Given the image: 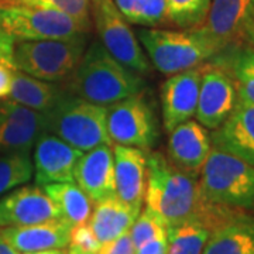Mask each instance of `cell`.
Returning <instances> with one entry per match:
<instances>
[{
    "instance_id": "obj_3",
    "label": "cell",
    "mask_w": 254,
    "mask_h": 254,
    "mask_svg": "<svg viewBox=\"0 0 254 254\" xmlns=\"http://www.w3.org/2000/svg\"><path fill=\"white\" fill-rule=\"evenodd\" d=\"M86 47V34L65 40H18L0 31V61L38 79L68 78Z\"/></svg>"
},
{
    "instance_id": "obj_26",
    "label": "cell",
    "mask_w": 254,
    "mask_h": 254,
    "mask_svg": "<svg viewBox=\"0 0 254 254\" xmlns=\"http://www.w3.org/2000/svg\"><path fill=\"white\" fill-rule=\"evenodd\" d=\"M212 230L199 220L167 227V254H202Z\"/></svg>"
},
{
    "instance_id": "obj_23",
    "label": "cell",
    "mask_w": 254,
    "mask_h": 254,
    "mask_svg": "<svg viewBox=\"0 0 254 254\" xmlns=\"http://www.w3.org/2000/svg\"><path fill=\"white\" fill-rule=\"evenodd\" d=\"M68 93L54 82L43 81L27 73L13 69V81L9 98L20 105L38 112H48Z\"/></svg>"
},
{
    "instance_id": "obj_5",
    "label": "cell",
    "mask_w": 254,
    "mask_h": 254,
    "mask_svg": "<svg viewBox=\"0 0 254 254\" xmlns=\"http://www.w3.org/2000/svg\"><path fill=\"white\" fill-rule=\"evenodd\" d=\"M202 195L227 208L254 209V165L212 145L199 173Z\"/></svg>"
},
{
    "instance_id": "obj_10",
    "label": "cell",
    "mask_w": 254,
    "mask_h": 254,
    "mask_svg": "<svg viewBox=\"0 0 254 254\" xmlns=\"http://www.w3.org/2000/svg\"><path fill=\"white\" fill-rule=\"evenodd\" d=\"M236 102V86L226 69L218 63L203 64L195 112L196 122L215 130L230 116Z\"/></svg>"
},
{
    "instance_id": "obj_8",
    "label": "cell",
    "mask_w": 254,
    "mask_h": 254,
    "mask_svg": "<svg viewBox=\"0 0 254 254\" xmlns=\"http://www.w3.org/2000/svg\"><path fill=\"white\" fill-rule=\"evenodd\" d=\"M91 14L100 43L110 54L138 75L151 72L136 34L113 0H91Z\"/></svg>"
},
{
    "instance_id": "obj_18",
    "label": "cell",
    "mask_w": 254,
    "mask_h": 254,
    "mask_svg": "<svg viewBox=\"0 0 254 254\" xmlns=\"http://www.w3.org/2000/svg\"><path fill=\"white\" fill-rule=\"evenodd\" d=\"M73 181L93 203L115 196V157L112 145H98L85 151L75 165Z\"/></svg>"
},
{
    "instance_id": "obj_15",
    "label": "cell",
    "mask_w": 254,
    "mask_h": 254,
    "mask_svg": "<svg viewBox=\"0 0 254 254\" xmlns=\"http://www.w3.org/2000/svg\"><path fill=\"white\" fill-rule=\"evenodd\" d=\"M202 66L170 75L161 88V110L164 128L170 133L174 127L190 120L198 105Z\"/></svg>"
},
{
    "instance_id": "obj_33",
    "label": "cell",
    "mask_w": 254,
    "mask_h": 254,
    "mask_svg": "<svg viewBox=\"0 0 254 254\" xmlns=\"http://www.w3.org/2000/svg\"><path fill=\"white\" fill-rule=\"evenodd\" d=\"M98 254H136V247L133 245L130 233L127 232L109 243L100 246Z\"/></svg>"
},
{
    "instance_id": "obj_32",
    "label": "cell",
    "mask_w": 254,
    "mask_h": 254,
    "mask_svg": "<svg viewBox=\"0 0 254 254\" xmlns=\"http://www.w3.org/2000/svg\"><path fill=\"white\" fill-rule=\"evenodd\" d=\"M69 246L83 250L86 253L98 254L102 245L95 236L89 223L85 222V223H79V225L72 226L71 233H69Z\"/></svg>"
},
{
    "instance_id": "obj_30",
    "label": "cell",
    "mask_w": 254,
    "mask_h": 254,
    "mask_svg": "<svg viewBox=\"0 0 254 254\" xmlns=\"http://www.w3.org/2000/svg\"><path fill=\"white\" fill-rule=\"evenodd\" d=\"M40 9L54 10L79 23L86 31L91 30V0H10Z\"/></svg>"
},
{
    "instance_id": "obj_37",
    "label": "cell",
    "mask_w": 254,
    "mask_h": 254,
    "mask_svg": "<svg viewBox=\"0 0 254 254\" xmlns=\"http://www.w3.org/2000/svg\"><path fill=\"white\" fill-rule=\"evenodd\" d=\"M23 254H68L66 249H51V250H43V252H33V253Z\"/></svg>"
},
{
    "instance_id": "obj_27",
    "label": "cell",
    "mask_w": 254,
    "mask_h": 254,
    "mask_svg": "<svg viewBox=\"0 0 254 254\" xmlns=\"http://www.w3.org/2000/svg\"><path fill=\"white\" fill-rule=\"evenodd\" d=\"M34 174L30 151H7L0 155V196L23 184Z\"/></svg>"
},
{
    "instance_id": "obj_13",
    "label": "cell",
    "mask_w": 254,
    "mask_h": 254,
    "mask_svg": "<svg viewBox=\"0 0 254 254\" xmlns=\"http://www.w3.org/2000/svg\"><path fill=\"white\" fill-rule=\"evenodd\" d=\"M46 131V115L14 100L0 103V148L30 151L37 138Z\"/></svg>"
},
{
    "instance_id": "obj_24",
    "label": "cell",
    "mask_w": 254,
    "mask_h": 254,
    "mask_svg": "<svg viewBox=\"0 0 254 254\" xmlns=\"http://www.w3.org/2000/svg\"><path fill=\"white\" fill-rule=\"evenodd\" d=\"M236 86L237 96L254 103V48L249 44H233L216 55Z\"/></svg>"
},
{
    "instance_id": "obj_4",
    "label": "cell",
    "mask_w": 254,
    "mask_h": 254,
    "mask_svg": "<svg viewBox=\"0 0 254 254\" xmlns=\"http://www.w3.org/2000/svg\"><path fill=\"white\" fill-rule=\"evenodd\" d=\"M137 37L155 69L163 75L200 66L225 50L202 27L185 31L140 28Z\"/></svg>"
},
{
    "instance_id": "obj_22",
    "label": "cell",
    "mask_w": 254,
    "mask_h": 254,
    "mask_svg": "<svg viewBox=\"0 0 254 254\" xmlns=\"http://www.w3.org/2000/svg\"><path fill=\"white\" fill-rule=\"evenodd\" d=\"M95 203L88 223L100 245L109 243L127 233L138 216V212L122 202L116 195Z\"/></svg>"
},
{
    "instance_id": "obj_2",
    "label": "cell",
    "mask_w": 254,
    "mask_h": 254,
    "mask_svg": "<svg viewBox=\"0 0 254 254\" xmlns=\"http://www.w3.org/2000/svg\"><path fill=\"white\" fill-rule=\"evenodd\" d=\"M144 85L141 75L118 61L100 41H93L69 75L66 91L92 103L109 106L140 93Z\"/></svg>"
},
{
    "instance_id": "obj_14",
    "label": "cell",
    "mask_w": 254,
    "mask_h": 254,
    "mask_svg": "<svg viewBox=\"0 0 254 254\" xmlns=\"http://www.w3.org/2000/svg\"><path fill=\"white\" fill-rule=\"evenodd\" d=\"M61 218L60 210L38 185L13 190L0 199V229L26 226Z\"/></svg>"
},
{
    "instance_id": "obj_12",
    "label": "cell",
    "mask_w": 254,
    "mask_h": 254,
    "mask_svg": "<svg viewBox=\"0 0 254 254\" xmlns=\"http://www.w3.org/2000/svg\"><path fill=\"white\" fill-rule=\"evenodd\" d=\"M83 151L48 131L41 133L34 144L33 165L38 187L54 182L73 181V170Z\"/></svg>"
},
{
    "instance_id": "obj_11",
    "label": "cell",
    "mask_w": 254,
    "mask_h": 254,
    "mask_svg": "<svg viewBox=\"0 0 254 254\" xmlns=\"http://www.w3.org/2000/svg\"><path fill=\"white\" fill-rule=\"evenodd\" d=\"M200 27L225 48L245 43L254 31V0H210Z\"/></svg>"
},
{
    "instance_id": "obj_9",
    "label": "cell",
    "mask_w": 254,
    "mask_h": 254,
    "mask_svg": "<svg viewBox=\"0 0 254 254\" xmlns=\"http://www.w3.org/2000/svg\"><path fill=\"white\" fill-rule=\"evenodd\" d=\"M106 128L113 144L150 150L158 140L154 110L141 93L106 106Z\"/></svg>"
},
{
    "instance_id": "obj_20",
    "label": "cell",
    "mask_w": 254,
    "mask_h": 254,
    "mask_svg": "<svg viewBox=\"0 0 254 254\" xmlns=\"http://www.w3.org/2000/svg\"><path fill=\"white\" fill-rule=\"evenodd\" d=\"M71 229V223L63 218H57L26 226L1 227L0 236L18 253H33L66 249L69 246Z\"/></svg>"
},
{
    "instance_id": "obj_38",
    "label": "cell",
    "mask_w": 254,
    "mask_h": 254,
    "mask_svg": "<svg viewBox=\"0 0 254 254\" xmlns=\"http://www.w3.org/2000/svg\"><path fill=\"white\" fill-rule=\"evenodd\" d=\"M68 254H92V253H86V252H83V250H79V249H76V247H71V246H69V249H68Z\"/></svg>"
},
{
    "instance_id": "obj_35",
    "label": "cell",
    "mask_w": 254,
    "mask_h": 254,
    "mask_svg": "<svg viewBox=\"0 0 254 254\" xmlns=\"http://www.w3.org/2000/svg\"><path fill=\"white\" fill-rule=\"evenodd\" d=\"M13 81V69L0 61V99L9 98Z\"/></svg>"
},
{
    "instance_id": "obj_25",
    "label": "cell",
    "mask_w": 254,
    "mask_h": 254,
    "mask_svg": "<svg viewBox=\"0 0 254 254\" xmlns=\"http://www.w3.org/2000/svg\"><path fill=\"white\" fill-rule=\"evenodd\" d=\"M55 203L64 220L72 226L85 223L91 218L93 200L79 188L76 182H54L41 187Z\"/></svg>"
},
{
    "instance_id": "obj_28",
    "label": "cell",
    "mask_w": 254,
    "mask_h": 254,
    "mask_svg": "<svg viewBox=\"0 0 254 254\" xmlns=\"http://www.w3.org/2000/svg\"><path fill=\"white\" fill-rule=\"evenodd\" d=\"M127 21L141 26H157L167 20L165 0H113Z\"/></svg>"
},
{
    "instance_id": "obj_16",
    "label": "cell",
    "mask_w": 254,
    "mask_h": 254,
    "mask_svg": "<svg viewBox=\"0 0 254 254\" xmlns=\"http://www.w3.org/2000/svg\"><path fill=\"white\" fill-rule=\"evenodd\" d=\"M210 150V134L199 122L190 119L170 131L167 158L184 173L199 175Z\"/></svg>"
},
{
    "instance_id": "obj_39",
    "label": "cell",
    "mask_w": 254,
    "mask_h": 254,
    "mask_svg": "<svg viewBox=\"0 0 254 254\" xmlns=\"http://www.w3.org/2000/svg\"><path fill=\"white\" fill-rule=\"evenodd\" d=\"M245 44H249L250 47H253L254 48V31L253 33H250L249 36H247V38H246Z\"/></svg>"
},
{
    "instance_id": "obj_7",
    "label": "cell",
    "mask_w": 254,
    "mask_h": 254,
    "mask_svg": "<svg viewBox=\"0 0 254 254\" xmlns=\"http://www.w3.org/2000/svg\"><path fill=\"white\" fill-rule=\"evenodd\" d=\"M0 31L18 40H65L88 31L66 14L0 0Z\"/></svg>"
},
{
    "instance_id": "obj_36",
    "label": "cell",
    "mask_w": 254,
    "mask_h": 254,
    "mask_svg": "<svg viewBox=\"0 0 254 254\" xmlns=\"http://www.w3.org/2000/svg\"><path fill=\"white\" fill-rule=\"evenodd\" d=\"M0 254H20L17 250H14L11 246L0 236Z\"/></svg>"
},
{
    "instance_id": "obj_6",
    "label": "cell",
    "mask_w": 254,
    "mask_h": 254,
    "mask_svg": "<svg viewBox=\"0 0 254 254\" xmlns=\"http://www.w3.org/2000/svg\"><path fill=\"white\" fill-rule=\"evenodd\" d=\"M44 115L46 131L83 153L98 145H113L106 128V106L68 92Z\"/></svg>"
},
{
    "instance_id": "obj_17",
    "label": "cell",
    "mask_w": 254,
    "mask_h": 254,
    "mask_svg": "<svg viewBox=\"0 0 254 254\" xmlns=\"http://www.w3.org/2000/svg\"><path fill=\"white\" fill-rule=\"evenodd\" d=\"M116 196L140 213L147 181V150L113 144Z\"/></svg>"
},
{
    "instance_id": "obj_19",
    "label": "cell",
    "mask_w": 254,
    "mask_h": 254,
    "mask_svg": "<svg viewBox=\"0 0 254 254\" xmlns=\"http://www.w3.org/2000/svg\"><path fill=\"white\" fill-rule=\"evenodd\" d=\"M212 145L254 165V103L237 96L230 116L210 134Z\"/></svg>"
},
{
    "instance_id": "obj_34",
    "label": "cell",
    "mask_w": 254,
    "mask_h": 254,
    "mask_svg": "<svg viewBox=\"0 0 254 254\" xmlns=\"http://www.w3.org/2000/svg\"><path fill=\"white\" fill-rule=\"evenodd\" d=\"M136 254H167V236L157 237L138 247Z\"/></svg>"
},
{
    "instance_id": "obj_29",
    "label": "cell",
    "mask_w": 254,
    "mask_h": 254,
    "mask_svg": "<svg viewBox=\"0 0 254 254\" xmlns=\"http://www.w3.org/2000/svg\"><path fill=\"white\" fill-rule=\"evenodd\" d=\"M167 20L182 28L200 27L205 23L210 0H165Z\"/></svg>"
},
{
    "instance_id": "obj_31",
    "label": "cell",
    "mask_w": 254,
    "mask_h": 254,
    "mask_svg": "<svg viewBox=\"0 0 254 254\" xmlns=\"http://www.w3.org/2000/svg\"><path fill=\"white\" fill-rule=\"evenodd\" d=\"M128 233L137 250L138 247H141L153 239L167 236V225L155 212L145 208L144 210H140Z\"/></svg>"
},
{
    "instance_id": "obj_21",
    "label": "cell",
    "mask_w": 254,
    "mask_h": 254,
    "mask_svg": "<svg viewBox=\"0 0 254 254\" xmlns=\"http://www.w3.org/2000/svg\"><path fill=\"white\" fill-rule=\"evenodd\" d=\"M202 254H254V216L239 210L215 227Z\"/></svg>"
},
{
    "instance_id": "obj_1",
    "label": "cell",
    "mask_w": 254,
    "mask_h": 254,
    "mask_svg": "<svg viewBox=\"0 0 254 254\" xmlns=\"http://www.w3.org/2000/svg\"><path fill=\"white\" fill-rule=\"evenodd\" d=\"M144 202L145 208L155 212L167 227L199 220L213 230L242 210L209 202L200 192L199 175L184 173L165 155L150 150H147Z\"/></svg>"
}]
</instances>
